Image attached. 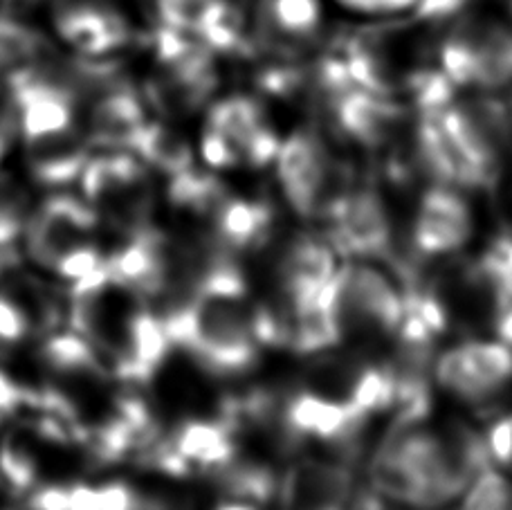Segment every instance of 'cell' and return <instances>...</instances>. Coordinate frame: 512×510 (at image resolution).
Wrapping results in <instances>:
<instances>
[{
  "mask_svg": "<svg viewBox=\"0 0 512 510\" xmlns=\"http://www.w3.org/2000/svg\"><path fill=\"white\" fill-rule=\"evenodd\" d=\"M434 61L456 90L501 93L512 86V18L459 14L438 39Z\"/></svg>",
  "mask_w": 512,
  "mask_h": 510,
  "instance_id": "1",
  "label": "cell"
},
{
  "mask_svg": "<svg viewBox=\"0 0 512 510\" xmlns=\"http://www.w3.org/2000/svg\"><path fill=\"white\" fill-rule=\"evenodd\" d=\"M463 167V187L492 189L499 180L501 151L512 135V113L497 95L479 93L436 113Z\"/></svg>",
  "mask_w": 512,
  "mask_h": 510,
  "instance_id": "2",
  "label": "cell"
},
{
  "mask_svg": "<svg viewBox=\"0 0 512 510\" xmlns=\"http://www.w3.org/2000/svg\"><path fill=\"white\" fill-rule=\"evenodd\" d=\"M79 178L84 200L99 216H106L126 232L149 225V173L144 162L133 153L117 151L88 158Z\"/></svg>",
  "mask_w": 512,
  "mask_h": 510,
  "instance_id": "3",
  "label": "cell"
},
{
  "mask_svg": "<svg viewBox=\"0 0 512 510\" xmlns=\"http://www.w3.org/2000/svg\"><path fill=\"white\" fill-rule=\"evenodd\" d=\"M274 169L283 198L301 218H322L326 205L349 189L340 182L322 135L310 129L292 133L281 142Z\"/></svg>",
  "mask_w": 512,
  "mask_h": 510,
  "instance_id": "4",
  "label": "cell"
},
{
  "mask_svg": "<svg viewBox=\"0 0 512 510\" xmlns=\"http://www.w3.org/2000/svg\"><path fill=\"white\" fill-rule=\"evenodd\" d=\"M432 378L463 403H488L512 385V349L501 340H465L434 358Z\"/></svg>",
  "mask_w": 512,
  "mask_h": 510,
  "instance_id": "5",
  "label": "cell"
},
{
  "mask_svg": "<svg viewBox=\"0 0 512 510\" xmlns=\"http://www.w3.org/2000/svg\"><path fill=\"white\" fill-rule=\"evenodd\" d=\"M322 218L328 221V243L335 252L367 259H387L393 252V223L376 189L342 191L328 203Z\"/></svg>",
  "mask_w": 512,
  "mask_h": 510,
  "instance_id": "6",
  "label": "cell"
},
{
  "mask_svg": "<svg viewBox=\"0 0 512 510\" xmlns=\"http://www.w3.org/2000/svg\"><path fill=\"white\" fill-rule=\"evenodd\" d=\"M337 284L346 335L355 331L396 335L405 315V295L389 275L369 263H346L337 268Z\"/></svg>",
  "mask_w": 512,
  "mask_h": 510,
  "instance_id": "7",
  "label": "cell"
},
{
  "mask_svg": "<svg viewBox=\"0 0 512 510\" xmlns=\"http://www.w3.org/2000/svg\"><path fill=\"white\" fill-rule=\"evenodd\" d=\"M99 214L86 200L68 194H54L45 198L27 218L25 245L30 259L36 266L54 270V266L77 250L79 245L90 243Z\"/></svg>",
  "mask_w": 512,
  "mask_h": 510,
  "instance_id": "8",
  "label": "cell"
},
{
  "mask_svg": "<svg viewBox=\"0 0 512 510\" xmlns=\"http://www.w3.org/2000/svg\"><path fill=\"white\" fill-rule=\"evenodd\" d=\"M474 234L472 207L452 185L429 187L418 200L411 241L423 257L436 259L459 252Z\"/></svg>",
  "mask_w": 512,
  "mask_h": 510,
  "instance_id": "9",
  "label": "cell"
},
{
  "mask_svg": "<svg viewBox=\"0 0 512 510\" xmlns=\"http://www.w3.org/2000/svg\"><path fill=\"white\" fill-rule=\"evenodd\" d=\"M52 23L59 39L84 57L97 59L126 45V16L113 0H57Z\"/></svg>",
  "mask_w": 512,
  "mask_h": 510,
  "instance_id": "10",
  "label": "cell"
},
{
  "mask_svg": "<svg viewBox=\"0 0 512 510\" xmlns=\"http://www.w3.org/2000/svg\"><path fill=\"white\" fill-rule=\"evenodd\" d=\"M322 30V0H256L252 7L254 43L279 57H297Z\"/></svg>",
  "mask_w": 512,
  "mask_h": 510,
  "instance_id": "11",
  "label": "cell"
},
{
  "mask_svg": "<svg viewBox=\"0 0 512 510\" xmlns=\"http://www.w3.org/2000/svg\"><path fill=\"white\" fill-rule=\"evenodd\" d=\"M355 493L349 463L301 459L279 477L281 510H346Z\"/></svg>",
  "mask_w": 512,
  "mask_h": 510,
  "instance_id": "12",
  "label": "cell"
},
{
  "mask_svg": "<svg viewBox=\"0 0 512 510\" xmlns=\"http://www.w3.org/2000/svg\"><path fill=\"white\" fill-rule=\"evenodd\" d=\"M93 102L88 111V142L113 149H131L135 135L146 120V104L137 90L120 77L108 75L90 90Z\"/></svg>",
  "mask_w": 512,
  "mask_h": 510,
  "instance_id": "13",
  "label": "cell"
},
{
  "mask_svg": "<svg viewBox=\"0 0 512 510\" xmlns=\"http://www.w3.org/2000/svg\"><path fill=\"white\" fill-rule=\"evenodd\" d=\"M337 272L335 248L319 236L301 234L281 254L279 281L290 313L313 304L319 290Z\"/></svg>",
  "mask_w": 512,
  "mask_h": 510,
  "instance_id": "14",
  "label": "cell"
},
{
  "mask_svg": "<svg viewBox=\"0 0 512 510\" xmlns=\"http://www.w3.org/2000/svg\"><path fill=\"white\" fill-rule=\"evenodd\" d=\"M333 120L346 140L364 149H380L405 120V111L391 97L351 88L333 99Z\"/></svg>",
  "mask_w": 512,
  "mask_h": 510,
  "instance_id": "15",
  "label": "cell"
},
{
  "mask_svg": "<svg viewBox=\"0 0 512 510\" xmlns=\"http://www.w3.org/2000/svg\"><path fill=\"white\" fill-rule=\"evenodd\" d=\"M164 30L185 34L209 50L239 45V16L230 0H158Z\"/></svg>",
  "mask_w": 512,
  "mask_h": 510,
  "instance_id": "16",
  "label": "cell"
},
{
  "mask_svg": "<svg viewBox=\"0 0 512 510\" xmlns=\"http://www.w3.org/2000/svg\"><path fill=\"white\" fill-rule=\"evenodd\" d=\"M25 160L32 178L45 187H63L77 180L90 158V142L79 129L25 142Z\"/></svg>",
  "mask_w": 512,
  "mask_h": 510,
  "instance_id": "17",
  "label": "cell"
},
{
  "mask_svg": "<svg viewBox=\"0 0 512 510\" xmlns=\"http://www.w3.org/2000/svg\"><path fill=\"white\" fill-rule=\"evenodd\" d=\"M214 241L230 252L256 250L274 230V209L265 200L227 196L212 214Z\"/></svg>",
  "mask_w": 512,
  "mask_h": 510,
  "instance_id": "18",
  "label": "cell"
},
{
  "mask_svg": "<svg viewBox=\"0 0 512 510\" xmlns=\"http://www.w3.org/2000/svg\"><path fill=\"white\" fill-rule=\"evenodd\" d=\"M171 443L191 463V468L196 466L205 475L239 457L236 434L218 418H212V421H207V418L185 421L171 436Z\"/></svg>",
  "mask_w": 512,
  "mask_h": 510,
  "instance_id": "19",
  "label": "cell"
},
{
  "mask_svg": "<svg viewBox=\"0 0 512 510\" xmlns=\"http://www.w3.org/2000/svg\"><path fill=\"white\" fill-rule=\"evenodd\" d=\"M41 360L54 378L68 382V385L99 382L106 378V369L97 349L77 331L48 335L41 344Z\"/></svg>",
  "mask_w": 512,
  "mask_h": 510,
  "instance_id": "20",
  "label": "cell"
},
{
  "mask_svg": "<svg viewBox=\"0 0 512 510\" xmlns=\"http://www.w3.org/2000/svg\"><path fill=\"white\" fill-rule=\"evenodd\" d=\"M207 477L225 499H239L256 506L270 504L279 490L277 472L268 463L239 457L223 468L207 472Z\"/></svg>",
  "mask_w": 512,
  "mask_h": 510,
  "instance_id": "21",
  "label": "cell"
},
{
  "mask_svg": "<svg viewBox=\"0 0 512 510\" xmlns=\"http://www.w3.org/2000/svg\"><path fill=\"white\" fill-rule=\"evenodd\" d=\"M416 162L434 185H463V167L441 129L436 113H420L416 124Z\"/></svg>",
  "mask_w": 512,
  "mask_h": 510,
  "instance_id": "22",
  "label": "cell"
},
{
  "mask_svg": "<svg viewBox=\"0 0 512 510\" xmlns=\"http://www.w3.org/2000/svg\"><path fill=\"white\" fill-rule=\"evenodd\" d=\"M131 151L144 165L162 171L169 178L194 167V153L189 144L167 126L155 122L142 126L131 144Z\"/></svg>",
  "mask_w": 512,
  "mask_h": 510,
  "instance_id": "23",
  "label": "cell"
},
{
  "mask_svg": "<svg viewBox=\"0 0 512 510\" xmlns=\"http://www.w3.org/2000/svg\"><path fill=\"white\" fill-rule=\"evenodd\" d=\"M265 122L263 106L256 102L254 97L248 95H232L209 108L207 113V129L221 133L223 138L230 140L236 149H241L252 135L261 129Z\"/></svg>",
  "mask_w": 512,
  "mask_h": 510,
  "instance_id": "24",
  "label": "cell"
},
{
  "mask_svg": "<svg viewBox=\"0 0 512 510\" xmlns=\"http://www.w3.org/2000/svg\"><path fill=\"white\" fill-rule=\"evenodd\" d=\"M230 196L223 180L216 173L196 171L194 167L169 178L167 198L182 212L196 216H212L214 209Z\"/></svg>",
  "mask_w": 512,
  "mask_h": 510,
  "instance_id": "25",
  "label": "cell"
},
{
  "mask_svg": "<svg viewBox=\"0 0 512 510\" xmlns=\"http://www.w3.org/2000/svg\"><path fill=\"white\" fill-rule=\"evenodd\" d=\"M344 400L369 418L391 412L396 403V373L391 364H371L355 373Z\"/></svg>",
  "mask_w": 512,
  "mask_h": 510,
  "instance_id": "26",
  "label": "cell"
},
{
  "mask_svg": "<svg viewBox=\"0 0 512 510\" xmlns=\"http://www.w3.org/2000/svg\"><path fill=\"white\" fill-rule=\"evenodd\" d=\"M43 36L14 16H0V75L30 66L45 54Z\"/></svg>",
  "mask_w": 512,
  "mask_h": 510,
  "instance_id": "27",
  "label": "cell"
},
{
  "mask_svg": "<svg viewBox=\"0 0 512 510\" xmlns=\"http://www.w3.org/2000/svg\"><path fill=\"white\" fill-rule=\"evenodd\" d=\"M0 477L16 493L32 490L39 481V457L23 432L7 434L0 443Z\"/></svg>",
  "mask_w": 512,
  "mask_h": 510,
  "instance_id": "28",
  "label": "cell"
},
{
  "mask_svg": "<svg viewBox=\"0 0 512 510\" xmlns=\"http://www.w3.org/2000/svg\"><path fill=\"white\" fill-rule=\"evenodd\" d=\"M27 218H30V203L25 189L12 176L0 173V250L14 248L25 232Z\"/></svg>",
  "mask_w": 512,
  "mask_h": 510,
  "instance_id": "29",
  "label": "cell"
},
{
  "mask_svg": "<svg viewBox=\"0 0 512 510\" xmlns=\"http://www.w3.org/2000/svg\"><path fill=\"white\" fill-rule=\"evenodd\" d=\"M461 510H512V481L490 466L463 493Z\"/></svg>",
  "mask_w": 512,
  "mask_h": 510,
  "instance_id": "30",
  "label": "cell"
},
{
  "mask_svg": "<svg viewBox=\"0 0 512 510\" xmlns=\"http://www.w3.org/2000/svg\"><path fill=\"white\" fill-rule=\"evenodd\" d=\"M32 333L34 326L23 306L7 290H0V349H12V346L25 342Z\"/></svg>",
  "mask_w": 512,
  "mask_h": 510,
  "instance_id": "31",
  "label": "cell"
},
{
  "mask_svg": "<svg viewBox=\"0 0 512 510\" xmlns=\"http://www.w3.org/2000/svg\"><path fill=\"white\" fill-rule=\"evenodd\" d=\"M281 147L279 135L270 129L268 124H263L252 138L243 144L241 149V165H248L252 169L268 167L277 158V151Z\"/></svg>",
  "mask_w": 512,
  "mask_h": 510,
  "instance_id": "32",
  "label": "cell"
},
{
  "mask_svg": "<svg viewBox=\"0 0 512 510\" xmlns=\"http://www.w3.org/2000/svg\"><path fill=\"white\" fill-rule=\"evenodd\" d=\"M200 156H203L205 165L214 171H225L241 165L239 149H236L230 140L223 138L221 133H216L212 129H205L203 133V140H200Z\"/></svg>",
  "mask_w": 512,
  "mask_h": 510,
  "instance_id": "33",
  "label": "cell"
},
{
  "mask_svg": "<svg viewBox=\"0 0 512 510\" xmlns=\"http://www.w3.org/2000/svg\"><path fill=\"white\" fill-rule=\"evenodd\" d=\"M483 439H486L492 466L512 470V414L501 416L499 421L492 423Z\"/></svg>",
  "mask_w": 512,
  "mask_h": 510,
  "instance_id": "34",
  "label": "cell"
},
{
  "mask_svg": "<svg viewBox=\"0 0 512 510\" xmlns=\"http://www.w3.org/2000/svg\"><path fill=\"white\" fill-rule=\"evenodd\" d=\"M99 508L97 510H131L137 497V490L124 481H108L97 488Z\"/></svg>",
  "mask_w": 512,
  "mask_h": 510,
  "instance_id": "35",
  "label": "cell"
},
{
  "mask_svg": "<svg viewBox=\"0 0 512 510\" xmlns=\"http://www.w3.org/2000/svg\"><path fill=\"white\" fill-rule=\"evenodd\" d=\"M27 396H30V391L18 387V382L9 378L5 371H0V423L21 409H27Z\"/></svg>",
  "mask_w": 512,
  "mask_h": 510,
  "instance_id": "36",
  "label": "cell"
},
{
  "mask_svg": "<svg viewBox=\"0 0 512 510\" xmlns=\"http://www.w3.org/2000/svg\"><path fill=\"white\" fill-rule=\"evenodd\" d=\"M27 510H70V486H41L27 499Z\"/></svg>",
  "mask_w": 512,
  "mask_h": 510,
  "instance_id": "37",
  "label": "cell"
},
{
  "mask_svg": "<svg viewBox=\"0 0 512 510\" xmlns=\"http://www.w3.org/2000/svg\"><path fill=\"white\" fill-rule=\"evenodd\" d=\"M99 493L97 488L86 484L70 486V510H97Z\"/></svg>",
  "mask_w": 512,
  "mask_h": 510,
  "instance_id": "38",
  "label": "cell"
},
{
  "mask_svg": "<svg viewBox=\"0 0 512 510\" xmlns=\"http://www.w3.org/2000/svg\"><path fill=\"white\" fill-rule=\"evenodd\" d=\"M131 510H178V508L173 506L169 499H164L160 495H144L137 490V497Z\"/></svg>",
  "mask_w": 512,
  "mask_h": 510,
  "instance_id": "39",
  "label": "cell"
},
{
  "mask_svg": "<svg viewBox=\"0 0 512 510\" xmlns=\"http://www.w3.org/2000/svg\"><path fill=\"white\" fill-rule=\"evenodd\" d=\"M495 331H497V338L512 349V306H506L501 308V311H497Z\"/></svg>",
  "mask_w": 512,
  "mask_h": 510,
  "instance_id": "40",
  "label": "cell"
},
{
  "mask_svg": "<svg viewBox=\"0 0 512 510\" xmlns=\"http://www.w3.org/2000/svg\"><path fill=\"white\" fill-rule=\"evenodd\" d=\"M12 138H14V117L0 113V160L7 156Z\"/></svg>",
  "mask_w": 512,
  "mask_h": 510,
  "instance_id": "41",
  "label": "cell"
},
{
  "mask_svg": "<svg viewBox=\"0 0 512 510\" xmlns=\"http://www.w3.org/2000/svg\"><path fill=\"white\" fill-rule=\"evenodd\" d=\"M214 510H259V506L250 502H239V499H225V502L218 504Z\"/></svg>",
  "mask_w": 512,
  "mask_h": 510,
  "instance_id": "42",
  "label": "cell"
},
{
  "mask_svg": "<svg viewBox=\"0 0 512 510\" xmlns=\"http://www.w3.org/2000/svg\"><path fill=\"white\" fill-rule=\"evenodd\" d=\"M499 3H501V7L506 9L504 14H508V18H512V0H499Z\"/></svg>",
  "mask_w": 512,
  "mask_h": 510,
  "instance_id": "43",
  "label": "cell"
},
{
  "mask_svg": "<svg viewBox=\"0 0 512 510\" xmlns=\"http://www.w3.org/2000/svg\"><path fill=\"white\" fill-rule=\"evenodd\" d=\"M510 113H512V108H510Z\"/></svg>",
  "mask_w": 512,
  "mask_h": 510,
  "instance_id": "44",
  "label": "cell"
}]
</instances>
